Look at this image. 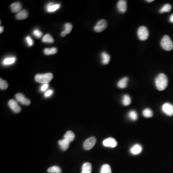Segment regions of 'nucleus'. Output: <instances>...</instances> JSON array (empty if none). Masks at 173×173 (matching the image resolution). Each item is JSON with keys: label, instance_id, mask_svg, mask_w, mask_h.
<instances>
[{"label": "nucleus", "instance_id": "nucleus-1", "mask_svg": "<svg viewBox=\"0 0 173 173\" xmlns=\"http://www.w3.org/2000/svg\"><path fill=\"white\" fill-rule=\"evenodd\" d=\"M168 80L167 77L165 74H159L157 77L156 78L155 80V84L157 89L160 90L162 91L165 90L167 87Z\"/></svg>", "mask_w": 173, "mask_h": 173}, {"label": "nucleus", "instance_id": "nucleus-2", "mask_svg": "<svg viewBox=\"0 0 173 173\" xmlns=\"http://www.w3.org/2000/svg\"><path fill=\"white\" fill-rule=\"evenodd\" d=\"M54 75L52 73H48L44 74H37L35 76V79L39 83L48 84L52 80Z\"/></svg>", "mask_w": 173, "mask_h": 173}, {"label": "nucleus", "instance_id": "nucleus-3", "mask_svg": "<svg viewBox=\"0 0 173 173\" xmlns=\"http://www.w3.org/2000/svg\"><path fill=\"white\" fill-rule=\"evenodd\" d=\"M161 45L162 49L167 51H170L173 49V42L170 38L165 35L161 40Z\"/></svg>", "mask_w": 173, "mask_h": 173}, {"label": "nucleus", "instance_id": "nucleus-4", "mask_svg": "<svg viewBox=\"0 0 173 173\" xmlns=\"http://www.w3.org/2000/svg\"><path fill=\"white\" fill-rule=\"evenodd\" d=\"M138 36L140 40L144 41L149 38V32L145 26H141L138 30Z\"/></svg>", "mask_w": 173, "mask_h": 173}, {"label": "nucleus", "instance_id": "nucleus-5", "mask_svg": "<svg viewBox=\"0 0 173 173\" xmlns=\"http://www.w3.org/2000/svg\"><path fill=\"white\" fill-rule=\"evenodd\" d=\"M108 23L106 20L102 19L97 22L94 27V30L96 32H102L107 28Z\"/></svg>", "mask_w": 173, "mask_h": 173}, {"label": "nucleus", "instance_id": "nucleus-6", "mask_svg": "<svg viewBox=\"0 0 173 173\" xmlns=\"http://www.w3.org/2000/svg\"><path fill=\"white\" fill-rule=\"evenodd\" d=\"M96 138L94 137H90L85 141L83 147L86 150H90L95 146L96 143Z\"/></svg>", "mask_w": 173, "mask_h": 173}, {"label": "nucleus", "instance_id": "nucleus-7", "mask_svg": "<svg viewBox=\"0 0 173 173\" xmlns=\"http://www.w3.org/2000/svg\"><path fill=\"white\" fill-rule=\"evenodd\" d=\"M103 146L106 147H110L114 148L117 145V141L112 137L106 138L102 142Z\"/></svg>", "mask_w": 173, "mask_h": 173}, {"label": "nucleus", "instance_id": "nucleus-8", "mask_svg": "<svg viewBox=\"0 0 173 173\" xmlns=\"http://www.w3.org/2000/svg\"><path fill=\"white\" fill-rule=\"evenodd\" d=\"M162 111L165 114L168 116L173 115V105L171 103L167 102L162 105Z\"/></svg>", "mask_w": 173, "mask_h": 173}, {"label": "nucleus", "instance_id": "nucleus-9", "mask_svg": "<svg viewBox=\"0 0 173 173\" xmlns=\"http://www.w3.org/2000/svg\"><path fill=\"white\" fill-rule=\"evenodd\" d=\"M8 105L14 113H19L21 111V108L14 100H10L8 102Z\"/></svg>", "mask_w": 173, "mask_h": 173}, {"label": "nucleus", "instance_id": "nucleus-10", "mask_svg": "<svg viewBox=\"0 0 173 173\" xmlns=\"http://www.w3.org/2000/svg\"><path fill=\"white\" fill-rule=\"evenodd\" d=\"M117 7L120 13H125L127 10V1L125 0L119 1L117 3Z\"/></svg>", "mask_w": 173, "mask_h": 173}, {"label": "nucleus", "instance_id": "nucleus-11", "mask_svg": "<svg viewBox=\"0 0 173 173\" xmlns=\"http://www.w3.org/2000/svg\"><path fill=\"white\" fill-rule=\"evenodd\" d=\"M142 150V147L141 145L136 144L130 148V152L133 155H138L141 153Z\"/></svg>", "mask_w": 173, "mask_h": 173}, {"label": "nucleus", "instance_id": "nucleus-12", "mask_svg": "<svg viewBox=\"0 0 173 173\" xmlns=\"http://www.w3.org/2000/svg\"><path fill=\"white\" fill-rule=\"evenodd\" d=\"M60 8V4H54V3H50L46 6V10L49 13H52L57 10Z\"/></svg>", "mask_w": 173, "mask_h": 173}, {"label": "nucleus", "instance_id": "nucleus-13", "mask_svg": "<svg viewBox=\"0 0 173 173\" xmlns=\"http://www.w3.org/2000/svg\"><path fill=\"white\" fill-rule=\"evenodd\" d=\"M22 6L20 2H16L11 4L10 8L11 11L13 13H19L21 11Z\"/></svg>", "mask_w": 173, "mask_h": 173}, {"label": "nucleus", "instance_id": "nucleus-14", "mask_svg": "<svg viewBox=\"0 0 173 173\" xmlns=\"http://www.w3.org/2000/svg\"><path fill=\"white\" fill-rule=\"evenodd\" d=\"M64 31H62L61 33V36L63 37L66 36L67 34L70 33L71 31H72V25L71 24V23H66V24L64 25Z\"/></svg>", "mask_w": 173, "mask_h": 173}, {"label": "nucleus", "instance_id": "nucleus-15", "mask_svg": "<svg viewBox=\"0 0 173 173\" xmlns=\"http://www.w3.org/2000/svg\"><path fill=\"white\" fill-rule=\"evenodd\" d=\"M28 13L26 10H23L16 14V18L18 20H24L28 18Z\"/></svg>", "mask_w": 173, "mask_h": 173}, {"label": "nucleus", "instance_id": "nucleus-16", "mask_svg": "<svg viewBox=\"0 0 173 173\" xmlns=\"http://www.w3.org/2000/svg\"><path fill=\"white\" fill-rule=\"evenodd\" d=\"M92 165L90 162H85L82 167L81 173H91Z\"/></svg>", "mask_w": 173, "mask_h": 173}, {"label": "nucleus", "instance_id": "nucleus-17", "mask_svg": "<svg viewBox=\"0 0 173 173\" xmlns=\"http://www.w3.org/2000/svg\"><path fill=\"white\" fill-rule=\"evenodd\" d=\"M70 143V142H69L67 140H65L64 138L63 140H60L58 142L59 146L63 150H66L68 149Z\"/></svg>", "mask_w": 173, "mask_h": 173}, {"label": "nucleus", "instance_id": "nucleus-18", "mask_svg": "<svg viewBox=\"0 0 173 173\" xmlns=\"http://www.w3.org/2000/svg\"><path fill=\"white\" fill-rule=\"evenodd\" d=\"M128 80H129V78L127 77L123 78L118 81L117 86L120 89H124L127 87Z\"/></svg>", "mask_w": 173, "mask_h": 173}, {"label": "nucleus", "instance_id": "nucleus-19", "mask_svg": "<svg viewBox=\"0 0 173 173\" xmlns=\"http://www.w3.org/2000/svg\"><path fill=\"white\" fill-rule=\"evenodd\" d=\"M75 138V135L72 131H68L64 135V138L65 140H67L69 142H72L74 141Z\"/></svg>", "mask_w": 173, "mask_h": 173}, {"label": "nucleus", "instance_id": "nucleus-20", "mask_svg": "<svg viewBox=\"0 0 173 173\" xmlns=\"http://www.w3.org/2000/svg\"><path fill=\"white\" fill-rule=\"evenodd\" d=\"M101 56L102 58V63L103 64H107L109 63L111 58L110 55L106 52H103L102 53Z\"/></svg>", "mask_w": 173, "mask_h": 173}, {"label": "nucleus", "instance_id": "nucleus-21", "mask_svg": "<svg viewBox=\"0 0 173 173\" xmlns=\"http://www.w3.org/2000/svg\"><path fill=\"white\" fill-rule=\"evenodd\" d=\"M42 41L45 43H52L54 42V38H52L51 35L49 34H46L43 37L42 39Z\"/></svg>", "mask_w": 173, "mask_h": 173}, {"label": "nucleus", "instance_id": "nucleus-22", "mask_svg": "<svg viewBox=\"0 0 173 173\" xmlns=\"http://www.w3.org/2000/svg\"><path fill=\"white\" fill-rule=\"evenodd\" d=\"M131 102V100L129 96L128 95H124L122 98V103L125 106H129Z\"/></svg>", "mask_w": 173, "mask_h": 173}, {"label": "nucleus", "instance_id": "nucleus-23", "mask_svg": "<svg viewBox=\"0 0 173 173\" xmlns=\"http://www.w3.org/2000/svg\"><path fill=\"white\" fill-rule=\"evenodd\" d=\"M57 52V49L56 48H46L44 50V54L46 55H50L54 54Z\"/></svg>", "mask_w": 173, "mask_h": 173}, {"label": "nucleus", "instance_id": "nucleus-24", "mask_svg": "<svg viewBox=\"0 0 173 173\" xmlns=\"http://www.w3.org/2000/svg\"><path fill=\"white\" fill-rule=\"evenodd\" d=\"M16 58L15 57L6 58V59H4V60L3 61V63L5 66L10 65L14 63L16 61Z\"/></svg>", "mask_w": 173, "mask_h": 173}, {"label": "nucleus", "instance_id": "nucleus-25", "mask_svg": "<svg viewBox=\"0 0 173 173\" xmlns=\"http://www.w3.org/2000/svg\"><path fill=\"white\" fill-rule=\"evenodd\" d=\"M100 173H112L111 167L108 164H105L101 168Z\"/></svg>", "mask_w": 173, "mask_h": 173}, {"label": "nucleus", "instance_id": "nucleus-26", "mask_svg": "<svg viewBox=\"0 0 173 173\" xmlns=\"http://www.w3.org/2000/svg\"><path fill=\"white\" fill-rule=\"evenodd\" d=\"M142 114L146 118H150L153 116V112L151 109L146 108L143 111Z\"/></svg>", "mask_w": 173, "mask_h": 173}, {"label": "nucleus", "instance_id": "nucleus-27", "mask_svg": "<svg viewBox=\"0 0 173 173\" xmlns=\"http://www.w3.org/2000/svg\"><path fill=\"white\" fill-rule=\"evenodd\" d=\"M47 171L50 173H61L62 172L61 169L57 166H54L49 168Z\"/></svg>", "mask_w": 173, "mask_h": 173}, {"label": "nucleus", "instance_id": "nucleus-28", "mask_svg": "<svg viewBox=\"0 0 173 173\" xmlns=\"http://www.w3.org/2000/svg\"><path fill=\"white\" fill-rule=\"evenodd\" d=\"M172 6L170 4H165V6L162 7L160 10V13H164L169 12L171 11L172 9Z\"/></svg>", "mask_w": 173, "mask_h": 173}, {"label": "nucleus", "instance_id": "nucleus-29", "mask_svg": "<svg viewBox=\"0 0 173 173\" xmlns=\"http://www.w3.org/2000/svg\"><path fill=\"white\" fill-rule=\"evenodd\" d=\"M129 118L132 121H136L138 119V114L137 112L134 110H132L129 112Z\"/></svg>", "mask_w": 173, "mask_h": 173}, {"label": "nucleus", "instance_id": "nucleus-30", "mask_svg": "<svg viewBox=\"0 0 173 173\" xmlns=\"http://www.w3.org/2000/svg\"><path fill=\"white\" fill-rule=\"evenodd\" d=\"M8 84L6 81L4 80L1 78L0 79V89L1 90H5L8 88Z\"/></svg>", "mask_w": 173, "mask_h": 173}, {"label": "nucleus", "instance_id": "nucleus-31", "mask_svg": "<svg viewBox=\"0 0 173 173\" xmlns=\"http://www.w3.org/2000/svg\"><path fill=\"white\" fill-rule=\"evenodd\" d=\"M15 97L16 98V100L20 102H21L24 100L25 98H26L25 96L21 93L16 94L15 96Z\"/></svg>", "mask_w": 173, "mask_h": 173}, {"label": "nucleus", "instance_id": "nucleus-32", "mask_svg": "<svg viewBox=\"0 0 173 173\" xmlns=\"http://www.w3.org/2000/svg\"><path fill=\"white\" fill-rule=\"evenodd\" d=\"M33 35L35 36L37 38H40L42 35V32L40 31L39 30H34L33 32Z\"/></svg>", "mask_w": 173, "mask_h": 173}, {"label": "nucleus", "instance_id": "nucleus-33", "mask_svg": "<svg viewBox=\"0 0 173 173\" xmlns=\"http://www.w3.org/2000/svg\"><path fill=\"white\" fill-rule=\"evenodd\" d=\"M26 42L29 46H32L33 45V41L30 36H27L26 38Z\"/></svg>", "mask_w": 173, "mask_h": 173}, {"label": "nucleus", "instance_id": "nucleus-34", "mask_svg": "<svg viewBox=\"0 0 173 173\" xmlns=\"http://www.w3.org/2000/svg\"><path fill=\"white\" fill-rule=\"evenodd\" d=\"M21 104L24 105H26V106H28L29 105H30L31 103V102L30 101V100L27 99V98H25L24 100H23L21 102Z\"/></svg>", "mask_w": 173, "mask_h": 173}, {"label": "nucleus", "instance_id": "nucleus-35", "mask_svg": "<svg viewBox=\"0 0 173 173\" xmlns=\"http://www.w3.org/2000/svg\"><path fill=\"white\" fill-rule=\"evenodd\" d=\"M48 84H43V85L42 86V87H41V91H45L46 90L48 89Z\"/></svg>", "mask_w": 173, "mask_h": 173}, {"label": "nucleus", "instance_id": "nucleus-36", "mask_svg": "<svg viewBox=\"0 0 173 173\" xmlns=\"http://www.w3.org/2000/svg\"><path fill=\"white\" fill-rule=\"evenodd\" d=\"M52 93H53V91H52V90H49L48 91H46L45 93V96L46 97H48L52 95Z\"/></svg>", "mask_w": 173, "mask_h": 173}, {"label": "nucleus", "instance_id": "nucleus-37", "mask_svg": "<svg viewBox=\"0 0 173 173\" xmlns=\"http://www.w3.org/2000/svg\"><path fill=\"white\" fill-rule=\"evenodd\" d=\"M169 20L171 23H173V14L171 16L170 18H169Z\"/></svg>", "mask_w": 173, "mask_h": 173}, {"label": "nucleus", "instance_id": "nucleus-38", "mask_svg": "<svg viewBox=\"0 0 173 173\" xmlns=\"http://www.w3.org/2000/svg\"><path fill=\"white\" fill-rule=\"evenodd\" d=\"M4 27L1 26V28H0V33H1L4 31Z\"/></svg>", "mask_w": 173, "mask_h": 173}, {"label": "nucleus", "instance_id": "nucleus-39", "mask_svg": "<svg viewBox=\"0 0 173 173\" xmlns=\"http://www.w3.org/2000/svg\"><path fill=\"white\" fill-rule=\"evenodd\" d=\"M154 1L153 0H148V1H146L148 2V3H151V2H153V1Z\"/></svg>", "mask_w": 173, "mask_h": 173}]
</instances>
